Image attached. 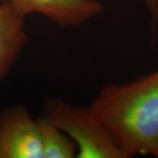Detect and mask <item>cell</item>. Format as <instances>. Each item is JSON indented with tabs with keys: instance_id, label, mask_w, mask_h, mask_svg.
I'll use <instances>...</instances> for the list:
<instances>
[{
	"instance_id": "cell-1",
	"label": "cell",
	"mask_w": 158,
	"mask_h": 158,
	"mask_svg": "<svg viewBox=\"0 0 158 158\" xmlns=\"http://www.w3.org/2000/svg\"><path fill=\"white\" fill-rule=\"evenodd\" d=\"M89 107L125 158H158V69L130 83L103 85Z\"/></svg>"
},
{
	"instance_id": "cell-2",
	"label": "cell",
	"mask_w": 158,
	"mask_h": 158,
	"mask_svg": "<svg viewBox=\"0 0 158 158\" xmlns=\"http://www.w3.org/2000/svg\"><path fill=\"white\" fill-rule=\"evenodd\" d=\"M44 116L74 141L77 158H125L90 107L51 98Z\"/></svg>"
},
{
	"instance_id": "cell-3",
	"label": "cell",
	"mask_w": 158,
	"mask_h": 158,
	"mask_svg": "<svg viewBox=\"0 0 158 158\" xmlns=\"http://www.w3.org/2000/svg\"><path fill=\"white\" fill-rule=\"evenodd\" d=\"M0 158H42L38 118L24 106H11L0 115Z\"/></svg>"
},
{
	"instance_id": "cell-4",
	"label": "cell",
	"mask_w": 158,
	"mask_h": 158,
	"mask_svg": "<svg viewBox=\"0 0 158 158\" xmlns=\"http://www.w3.org/2000/svg\"><path fill=\"white\" fill-rule=\"evenodd\" d=\"M19 15L37 14L62 28L78 27L99 15L104 9L98 0H0Z\"/></svg>"
},
{
	"instance_id": "cell-5",
	"label": "cell",
	"mask_w": 158,
	"mask_h": 158,
	"mask_svg": "<svg viewBox=\"0 0 158 158\" xmlns=\"http://www.w3.org/2000/svg\"><path fill=\"white\" fill-rule=\"evenodd\" d=\"M26 19L0 1V81L11 71L27 43Z\"/></svg>"
},
{
	"instance_id": "cell-6",
	"label": "cell",
	"mask_w": 158,
	"mask_h": 158,
	"mask_svg": "<svg viewBox=\"0 0 158 158\" xmlns=\"http://www.w3.org/2000/svg\"><path fill=\"white\" fill-rule=\"evenodd\" d=\"M42 158H75L77 149L74 141L45 116L38 118Z\"/></svg>"
},
{
	"instance_id": "cell-7",
	"label": "cell",
	"mask_w": 158,
	"mask_h": 158,
	"mask_svg": "<svg viewBox=\"0 0 158 158\" xmlns=\"http://www.w3.org/2000/svg\"><path fill=\"white\" fill-rule=\"evenodd\" d=\"M143 2L150 13L153 27H156L158 22V0H143Z\"/></svg>"
}]
</instances>
